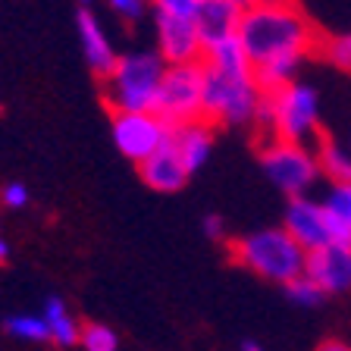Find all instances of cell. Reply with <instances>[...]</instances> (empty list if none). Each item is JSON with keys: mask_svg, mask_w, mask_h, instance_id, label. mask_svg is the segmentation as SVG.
<instances>
[{"mask_svg": "<svg viewBox=\"0 0 351 351\" xmlns=\"http://www.w3.org/2000/svg\"><path fill=\"white\" fill-rule=\"evenodd\" d=\"M239 41L254 69L267 63L301 66L314 51H323V35L298 3L245 7Z\"/></svg>", "mask_w": 351, "mask_h": 351, "instance_id": "obj_1", "label": "cell"}, {"mask_svg": "<svg viewBox=\"0 0 351 351\" xmlns=\"http://www.w3.org/2000/svg\"><path fill=\"white\" fill-rule=\"evenodd\" d=\"M167 60L157 51L119 53L117 66L107 79H101V97L110 113H147L157 104Z\"/></svg>", "mask_w": 351, "mask_h": 351, "instance_id": "obj_2", "label": "cell"}, {"mask_svg": "<svg viewBox=\"0 0 351 351\" xmlns=\"http://www.w3.org/2000/svg\"><path fill=\"white\" fill-rule=\"evenodd\" d=\"M254 125L263 129V138L307 145L311 138H320V97L304 82H289L276 91H263Z\"/></svg>", "mask_w": 351, "mask_h": 351, "instance_id": "obj_3", "label": "cell"}, {"mask_svg": "<svg viewBox=\"0 0 351 351\" xmlns=\"http://www.w3.org/2000/svg\"><path fill=\"white\" fill-rule=\"evenodd\" d=\"M229 257L254 276L279 285H289L295 276H301L307 263V251L282 226L257 229V232L235 239L229 245Z\"/></svg>", "mask_w": 351, "mask_h": 351, "instance_id": "obj_4", "label": "cell"}, {"mask_svg": "<svg viewBox=\"0 0 351 351\" xmlns=\"http://www.w3.org/2000/svg\"><path fill=\"white\" fill-rule=\"evenodd\" d=\"M263 88L254 75H223L204 66V119L210 125H254Z\"/></svg>", "mask_w": 351, "mask_h": 351, "instance_id": "obj_5", "label": "cell"}, {"mask_svg": "<svg viewBox=\"0 0 351 351\" xmlns=\"http://www.w3.org/2000/svg\"><path fill=\"white\" fill-rule=\"evenodd\" d=\"M261 167L273 185L282 191L285 197H301L314 189L320 179V163H317V151L311 145H298V141H282V138H263L261 141Z\"/></svg>", "mask_w": 351, "mask_h": 351, "instance_id": "obj_6", "label": "cell"}, {"mask_svg": "<svg viewBox=\"0 0 351 351\" xmlns=\"http://www.w3.org/2000/svg\"><path fill=\"white\" fill-rule=\"evenodd\" d=\"M154 113L169 129L195 123V119H204V60L201 63L167 66V75H163Z\"/></svg>", "mask_w": 351, "mask_h": 351, "instance_id": "obj_7", "label": "cell"}, {"mask_svg": "<svg viewBox=\"0 0 351 351\" xmlns=\"http://www.w3.org/2000/svg\"><path fill=\"white\" fill-rule=\"evenodd\" d=\"M169 125L154 110L147 113H113V145L125 160H147L169 138Z\"/></svg>", "mask_w": 351, "mask_h": 351, "instance_id": "obj_8", "label": "cell"}, {"mask_svg": "<svg viewBox=\"0 0 351 351\" xmlns=\"http://www.w3.org/2000/svg\"><path fill=\"white\" fill-rule=\"evenodd\" d=\"M282 229L298 241L307 254L332 241V232H329L323 204L314 201V197H307V195L289 197V207H285V217H282Z\"/></svg>", "mask_w": 351, "mask_h": 351, "instance_id": "obj_9", "label": "cell"}, {"mask_svg": "<svg viewBox=\"0 0 351 351\" xmlns=\"http://www.w3.org/2000/svg\"><path fill=\"white\" fill-rule=\"evenodd\" d=\"M154 22H157V53L167 60V66L204 60V44H201V35L191 19L154 13Z\"/></svg>", "mask_w": 351, "mask_h": 351, "instance_id": "obj_10", "label": "cell"}, {"mask_svg": "<svg viewBox=\"0 0 351 351\" xmlns=\"http://www.w3.org/2000/svg\"><path fill=\"white\" fill-rule=\"evenodd\" d=\"M304 273L320 285L326 295H342L351 289V245L329 241L323 248L311 251Z\"/></svg>", "mask_w": 351, "mask_h": 351, "instance_id": "obj_11", "label": "cell"}, {"mask_svg": "<svg viewBox=\"0 0 351 351\" xmlns=\"http://www.w3.org/2000/svg\"><path fill=\"white\" fill-rule=\"evenodd\" d=\"M138 176L147 189L163 191V195H173V191L185 189L191 173H189V167H185L179 147L173 145V132H169V138L163 141L147 160L138 163Z\"/></svg>", "mask_w": 351, "mask_h": 351, "instance_id": "obj_12", "label": "cell"}, {"mask_svg": "<svg viewBox=\"0 0 351 351\" xmlns=\"http://www.w3.org/2000/svg\"><path fill=\"white\" fill-rule=\"evenodd\" d=\"M241 16H245V3L241 0H201L191 22H195L197 35H201L204 51L219 41H226V38L239 35Z\"/></svg>", "mask_w": 351, "mask_h": 351, "instance_id": "obj_13", "label": "cell"}, {"mask_svg": "<svg viewBox=\"0 0 351 351\" xmlns=\"http://www.w3.org/2000/svg\"><path fill=\"white\" fill-rule=\"evenodd\" d=\"M75 25H79V41H82L85 63L91 66V73H95L97 79H107V75L113 73V66H117L119 53L113 51L107 32L101 29V19L88 7H82L79 13H75Z\"/></svg>", "mask_w": 351, "mask_h": 351, "instance_id": "obj_14", "label": "cell"}, {"mask_svg": "<svg viewBox=\"0 0 351 351\" xmlns=\"http://www.w3.org/2000/svg\"><path fill=\"white\" fill-rule=\"evenodd\" d=\"M173 145L179 147L182 154L185 167L189 173H197L210 160V151H213V125L207 119H195V123H185V125H176L173 129Z\"/></svg>", "mask_w": 351, "mask_h": 351, "instance_id": "obj_15", "label": "cell"}, {"mask_svg": "<svg viewBox=\"0 0 351 351\" xmlns=\"http://www.w3.org/2000/svg\"><path fill=\"white\" fill-rule=\"evenodd\" d=\"M204 66L207 69H213V73L235 75V79H241V75H254V66H251L248 53H245V47H241L239 35L213 44V47H207L204 51Z\"/></svg>", "mask_w": 351, "mask_h": 351, "instance_id": "obj_16", "label": "cell"}, {"mask_svg": "<svg viewBox=\"0 0 351 351\" xmlns=\"http://www.w3.org/2000/svg\"><path fill=\"white\" fill-rule=\"evenodd\" d=\"M320 204H323V213H326L332 241L351 245V182L329 185L326 197H323Z\"/></svg>", "mask_w": 351, "mask_h": 351, "instance_id": "obj_17", "label": "cell"}, {"mask_svg": "<svg viewBox=\"0 0 351 351\" xmlns=\"http://www.w3.org/2000/svg\"><path fill=\"white\" fill-rule=\"evenodd\" d=\"M41 317L47 320V326H51V342L53 345H60V348H73V345H79L82 323L69 314V307L63 304V298L51 295V298L44 301Z\"/></svg>", "mask_w": 351, "mask_h": 351, "instance_id": "obj_18", "label": "cell"}, {"mask_svg": "<svg viewBox=\"0 0 351 351\" xmlns=\"http://www.w3.org/2000/svg\"><path fill=\"white\" fill-rule=\"evenodd\" d=\"M314 151H317V163H320V176H326L332 185L351 182V151L348 147H342L339 141L320 135Z\"/></svg>", "mask_w": 351, "mask_h": 351, "instance_id": "obj_19", "label": "cell"}, {"mask_svg": "<svg viewBox=\"0 0 351 351\" xmlns=\"http://www.w3.org/2000/svg\"><path fill=\"white\" fill-rule=\"evenodd\" d=\"M7 332L13 339H22V342H32V345H41V342H51V326L44 320L41 314H13L7 317Z\"/></svg>", "mask_w": 351, "mask_h": 351, "instance_id": "obj_20", "label": "cell"}, {"mask_svg": "<svg viewBox=\"0 0 351 351\" xmlns=\"http://www.w3.org/2000/svg\"><path fill=\"white\" fill-rule=\"evenodd\" d=\"M79 345L85 351H119V336L107 323H85L82 326Z\"/></svg>", "mask_w": 351, "mask_h": 351, "instance_id": "obj_21", "label": "cell"}, {"mask_svg": "<svg viewBox=\"0 0 351 351\" xmlns=\"http://www.w3.org/2000/svg\"><path fill=\"white\" fill-rule=\"evenodd\" d=\"M282 289H285V295H289V301H295V304H301V307H317L323 298H326V292H323L320 285L307 276V273L295 276L292 282L282 285Z\"/></svg>", "mask_w": 351, "mask_h": 351, "instance_id": "obj_22", "label": "cell"}, {"mask_svg": "<svg viewBox=\"0 0 351 351\" xmlns=\"http://www.w3.org/2000/svg\"><path fill=\"white\" fill-rule=\"evenodd\" d=\"M323 53H326L329 63H336L339 69L351 73V32L329 38V41H323Z\"/></svg>", "mask_w": 351, "mask_h": 351, "instance_id": "obj_23", "label": "cell"}, {"mask_svg": "<svg viewBox=\"0 0 351 351\" xmlns=\"http://www.w3.org/2000/svg\"><path fill=\"white\" fill-rule=\"evenodd\" d=\"M201 0H151L154 13L160 16H179V19H191Z\"/></svg>", "mask_w": 351, "mask_h": 351, "instance_id": "obj_24", "label": "cell"}, {"mask_svg": "<svg viewBox=\"0 0 351 351\" xmlns=\"http://www.w3.org/2000/svg\"><path fill=\"white\" fill-rule=\"evenodd\" d=\"M147 3L151 0H107V7L125 22H138L147 13Z\"/></svg>", "mask_w": 351, "mask_h": 351, "instance_id": "obj_25", "label": "cell"}, {"mask_svg": "<svg viewBox=\"0 0 351 351\" xmlns=\"http://www.w3.org/2000/svg\"><path fill=\"white\" fill-rule=\"evenodd\" d=\"M29 197H32V191L22 182H7L0 189V204L10 207V210H22V207L29 204Z\"/></svg>", "mask_w": 351, "mask_h": 351, "instance_id": "obj_26", "label": "cell"}, {"mask_svg": "<svg viewBox=\"0 0 351 351\" xmlns=\"http://www.w3.org/2000/svg\"><path fill=\"white\" fill-rule=\"evenodd\" d=\"M201 232H204L207 239L219 241V239H226V223H223L219 213H207V217L201 219Z\"/></svg>", "mask_w": 351, "mask_h": 351, "instance_id": "obj_27", "label": "cell"}, {"mask_svg": "<svg viewBox=\"0 0 351 351\" xmlns=\"http://www.w3.org/2000/svg\"><path fill=\"white\" fill-rule=\"evenodd\" d=\"M245 7H276V3H295V0H241Z\"/></svg>", "mask_w": 351, "mask_h": 351, "instance_id": "obj_28", "label": "cell"}, {"mask_svg": "<svg viewBox=\"0 0 351 351\" xmlns=\"http://www.w3.org/2000/svg\"><path fill=\"white\" fill-rule=\"evenodd\" d=\"M317 351H351V345H345V342H336V339H332V342H323L320 348Z\"/></svg>", "mask_w": 351, "mask_h": 351, "instance_id": "obj_29", "label": "cell"}, {"mask_svg": "<svg viewBox=\"0 0 351 351\" xmlns=\"http://www.w3.org/2000/svg\"><path fill=\"white\" fill-rule=\"evenodd\" d=\"M10 261V241L7 239H0V267Z\"/></svg>", "mask_w": 351, "mask_h": 351, "instance_id": "obj_30", "label": "cell"}, {"mask_svg": "<svg viewBox=\"0 0 351 351\" xmlns=\"http://www.w3.org/2000/svg\"><path fill=\"white\" fill-rule=\"evenodd\" d=\"M241 351H263V345H257V342H241Z\"/></svg>", "mask_w": 351, "mask_h": 351, "instance_id": "obj_31", "label": "cell"}, {"mask_svg": "<svg viewBox=\"0 0 351 351\" xmlns=\"http://www.w3.org/2000/svg\"><path fill=\"white\" fill-rule=\"evenodd\" d=\"M79 3H82V7H88V3H91V0H79Z\"/></svg>", "mask_w": 351, "mask_h": 351, "instance_id": "obj_32", "label": "cell"}, {"mask_svg": "<svg viewBox=\"0 0 351 351\" xmlns=\"http://www.w3.org/2000/svg\"><path fill=\"white\" fill-rule=\"evenodd\" d=\"M348 151H351V145H348Z\"/></svg>", "mask_w": 351, "mask_h": 351, "instance_id": "obj_33", "label": "cell"}]
</instances>
